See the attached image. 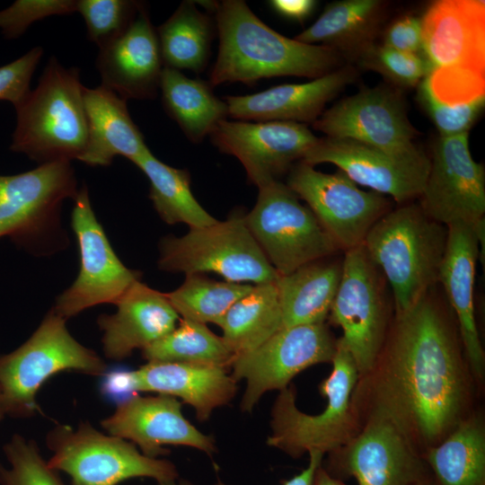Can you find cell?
<instances>
[{
	"label": "cell",
	"mask_w": 485,
	"mask_h": 485,
	"mask_svg": "<svg viewBox=\"0 0 485 485\" xmlns=\"http://www.w3.org/2000/svg\"><path fill=\"white\" fill-rule=\"evenodd\" d=\"M276 281L252 286L219 322L222 338L235 356L256 348L282 329Z\"/></svg>",
	"instance_id": "32"
},
{
	"label": "cell",
	"mask_w": 485,
	"mask_h": 485,
	"mask_svg": "<svg viewBox=\"0 0 485 485\" xmlns=\"http://www.w3.org/2000/svg\"><path fill=\"white\" fill-rule=\"evenodd\" d=\"M421 19L423 55L431 70L461 67L484 75V1H436Z\"/></svg>",
	"instance_id": "22"
},
{
	"label": "cell",
	"mask_w": 485,
	"mask_h": 485,
	"mask_svg": "<svg viewBox=\"0 0 485 485\" xmlns=\"http://www.w3.org/2000/svg\"><path fill=\"white\" fill-rule=\"evenodd\" d=\"M219 34L216 61L209 84L242 83L248 85L277 76L321 77L340 64L336 49L287 38L262 22L242 0L217 3Z\"/></svg>",
	"instance_id": "2"
},
{
	"label": "cell",
	"mask_w": 485,
	"mask_h": 485,
	"mask_svg": "<svg viewBox=\"0 0 485 485\" xmlns=\"http://www.w3.org/2000/svg\"><path fill=\"white\" fill-rule=\"evenodd\" d=\"M448 236L438 283L458 323L459 336L473 376L481 381L485 356L478 332L474 310V284L479 245L472 225L447 226Z\"/></svg>",
	"instance_id": "25"
},
{
	"label": "cell",
	"mask_w": 485,
	"mask_h": 485,
	"mask_svg": "<svg viewBox=\"0 0 485 485\" xmlns=\"http://www.w3.org/2000/svg\"><path fill=\"white\" fill-rule=\"evenodd\" d=\"M133 163L147 177L150 182L149 198L165 223H183L190 228H200L218 221L193 196L190 175L187 170L165 164L150 150Z\"/></svg>",
	"instance_id": "34"
},
{
	"label": "cell",
	"mask_w": 485,
	"mask_h": 485,
	"mask_svg": "<svg viewBox=\"0 0 485 485\" xmlns=\"http://www.w3.org/2000/svg\"><path fill=\"white\" fill-rule=\"evenodd\" d=\"M66 321L51 309L22 346L0 356V391L5 414L33 416L39 410L38 391L57 373L68 370L102 376L107 372L105 361L70 334Z\"/></svg>",
	"instance_id": "7"
},
{
	"label": "cell",
	"mask_w": 485,
	"mask_h": 485,
	"mask_svg": "<svg viewBox=\"0 0 485 485\" xmlns=\"http://www.w3.org/2000/svg\"><path fill=\"white\" fill-rule=\"evenodd\" d=\"M354 77L352 69L333 70L304 84H280L262 92L225 96L228 116L242 121L313 123L325 104Z\"/></svg>",
	"instance_id": "26"
},
{
	"label": "cell",
	"mask_w": 485,
	"mask_h": 485,
	"mask_svg": "<svg viewBox=\"0 0 485 485\" xmlns=\"http://www.w3.org/2000/svg\"><path fill=\"white\" fill-rule=\"evenodd\" d=\"M158 485H195L192 481L188 480H180L179 478L174 481L159 482Z\"/></svg>",
	"instance_id": "47"
},
{
	"label": "cell",
	"mask_w": 485,
	"mask_h": 485,
	"mask_svg": "<svg viewBox=\"0 0 485 485\" xmlns=\"http://www.w3.org/2000/svg\"><path fill=\"white\" fill-rule=\"evenodd\" d=\"M313 485H345L341 480L330 474L322 465L317 469Z\"/></svg>",
	"instance_id": "46"
},
{
	"label": "cell",
	"mask_w": 485,
	"mask_h": 485,
	"mask_svg": "<svg viewBox=\"0 0 485 485\" xmlns=\"http://www.w3.org/2000/svg\"><path fill=\"white\" fill-rule=\"evenodd\" d=\"M313 0H272L269 4L280 15L297 22L305 20L314 10Z\"/></svg>",
	"instance_id": "44"
},
{
	"label": "cell",
	"mask_w": 485,
	"mask_h": 485,
	"mask_svg": "<svg viewBox=\"0 0 485 485\" xmlns=\"http://www.w3.org/2000/svg\"><path fill=\"white\" fill-rule=\"evenodd\" d=\"M96 66L101 85L125 99H153L163 69L156 30L142 4L129 27L100 48Z\"/></svg>",
	"instance_id": "23"
},
{
	"label": "cell",
	"mask_w": 485,
	"mask_h": 485,
	"mask_svg": "<svg viewBox=\"0 0 485 485\" xmlns=\"http://www.w3.org/2000/svg\"><path fill=\"white\" fill-rule=\"evenodd\" d=\"M251 288V285L217 281L194 273L187 274L177 289L165 294L182 319L218 325L230 307Z\"/></svg>",
	"instance_id": "37"
},
{
	"label": "cell",
	"mask_w": 485,
	"mask_h": 485,
	"mask_svg": "<svg viewBox=\"0 0 485 485\" xmlns=\"http://www.w3.org/2000/svg\"><path fill=\"white\" fill-rule=\"evenodd\" d=\"M142 3L128 0H79L88 38L99 48L119 37L135 20Z\"/></svg>",
	"instance_id": "39"
},
{
	"label": "cell",
	"mask_w": 485,
	"mask_h": 485,
	"mask_svg": "<svg viewBox=\"0 0 485 485\" xmlns=\"http://www.w3.org/2000/svg\"><path fill=\"white\" fill-rule=\"evenodd\" d=\"M384 277L363 244L345 251L342 275L328 318L343 331L359 378L375 366L387 334Z\"/></svg>",
	"instance_id": "11"
},
{
	"label": "cell",
	"mask_w": 485,
	"mask_h": 485,
	"mask_svg": "<svg viewBox=\"0 0 485 485\" xmlns=\"http://www.w3.org/2000/svg\"><path fill=\"white\" fill-rule=\"evenodd\" d=\"M158 267L187 274L213 272L230 282H275L279 275L250 232L244 216L234 215L208 226L190 228L160 242Z\"/></svg>",
	"instance_id": "9"
},
{
	"label": "cell",
	"mask_w": 485,
	"mask_h": 485,
	"mask_svg": "<svg viewBox=\"0 0 485 485\" xmlns=\"http://www.w3.org/2000/svg\"><path fill=\"white\" fill-rule=\"evenodd\" d=\"M428 177L419 198V206L435 221L449 226L473 225L484 217L485 171L472 157L469 134L440 137Z\"/></svg>",
	"instance_id": "17"
},
{
	"label": "cell",
	"mask_w": 485,
	"mask_h": 485,
	"mask_svg": "<svg viewBox=\"0 0 485 485\" xmlns=\"http://www.w3.org/2000/svg\"><path fill=\"white\" fill-rule=\"evenodd\" d=\"M331 454L325 470L332 476L353 477L357 485H414L430 475L406 433L377 410L345 446Z\"/></svg>",
	"instance_id": "16"
},
{
	"label": "cell",
	"mask_w": 485,
	"mask_h": 485,
	"mask_svg": "<svg viewBox=\"0 0 485 485\" xmlns=\"http://www.w3.org/2000/svg\"><path fill=\"white\" fill-rule=\"evenodd\" d=\"M149 361L228 368L235 354L207 324L181 319L172 331L142 350Z\"/></svg>",
	"instance_id": "36"
},
{
	"label": "cell",
	"mask_w": 485,
	"mask_h": 485,
	"mask_svg": "<svg viewBox=\"0 0 485 485\" xmlns=\"http://www.w3.org/2000/svg\"><path fill=\"white\" fill-rule=\"evenodd\" d=\"M383 3L379 0H342L329 4L319 18L298 34L297 41L330 47L357 56L371 44Z\"/></svg>",
	"instance_id": "33"
},
{
	"label": "cell",
	"mask_w": 485,
	"mask_h": 485,
	"mask_svg": "<svg viewBox=\"0 0 485 485\" xmlns=\"http://www.w3.org/2000/svg\"><path fill=\"white\" fill-rule=\"evenodd\" d=\"M215 26L193 2H182L156 29L163 66L201 72L210 57Z\"/></svg>",
	"instance_id": "35"
},
{
	"label": "cell",
	"mask_w": 485,
	"mask_h": 485,
	"mask_svg": "<svg viewBox=\"0 0 485 485\" xmlns=\"http://www.w3.org/2000/svg\"><path fill=\"white\" fill-rule=\"evenodd\" d=\"M181 407L182 402L172 396L135 393L119 401L101 425L108 434L133 443L149 457L168 454L165 445L188 446L212 457L217 451L215 438L191 424Z\"/></svg>",
	"instance_id": "20"
},
{
	"label": "cell",
	"mask_w": 485,
	"mask_h": 485,
	"mask_svg": "<svg viewBox=\"0 0 485 485\" xmlns=\"http://www.w3.org/2000/svg\"><path fill=\"white\" fill-rule=\"evenodd\" d=\"M309 454V463L307 466L295 476L283 481V485H313L317 469L322 465L323 455L318 452H312ZM213 485H230L217 480Z\"/></svg>",
	"instance_id": "45"
},
{
	"label": "cell",
	"mask_w": 485,
	"mask_h": 485,
	"mask_svg": "<svg viewBox=\"0 0 485 485\" xmlns=\"http://www.w3.org/2000/svg\"><path fill=\"white\" fill-rule=\"evenodd\" d=\"M4 415H6V414H5V410H4V403H3L1 391H0V421L4 417Z\"/></svg>",
	"instance_id": "49"
},
{
	"label": "cell",
	"mask_w": 485,
	"mask_h": 485,
	"mask_svg": "<svg viewBox=\"0 0 485 485\" xmlns=\"http://www.w3.org/2000/svg\"><path fill=\"white\" fill-rule=\"evenodd\" d=\"M356 57L363 67L381 74L399 87L419 85L431 71L424 57L401 52L384 44L371 43Z\"/></svg>",
	"instance_id": "40"
},
{
	"label": "cell",
	"mask_w": 485,
	"mask_h": 485,
	"mask_svg": "<svg viewBox=\"0 0 485 485\" xmlns=\"http://www.w3.org/2000/svg\"><path fill=\"white\" fill-rule=\"evenodd\" d=\"M102 376L106 395L149 392L172 396L191 406L199 421L228 405L238 391V382L227 368L176 362L149 361L132 371L106 372Z\"/></svg>",
	"instance_id": "18"
},
{
	"label": "cell",
	"mask_w": 485,
	"mask_h": 485,
	"mask_svg": "<svg viewBox=\"0 0 485 485\" xmlns=\"http://www.w3.org/2000/svg\"><path fill=\"white\" fill-rule=\"evenodd\" d=\"M87 142L78 159L91 166L110 165L116 156L134 163L148 147L132 120L126 100L106 87L83 88Z\"/></svg>",
	"instance_id": "27"
},
{
	"label": "cell",
	"mask_w": 485,
	"mask_h": 485,
	"mask_svg": "<svg viewBox=\"0 0 485 485\" xmlns=\"http://www.w3.org/2000/svg\"><path fill=\"white\" fill-rule=\"evenodd\" d=\"M42 48L35 47L18 59L0 66V100L17 106L29 93L31 76L41 58Z\"/></svg>",
	"instance_id": "42"
},
{
	"label": "cell",
	"mask_w": 485,
	"mask_h": 485,
	"mask_svg": "<svg viewBox=\"0 0 485 485\" xmlns=\"http://www.w3.org/2000/svg\"><path fill=\"white\" fill-rule=\"evenodd\" d=\"M117 312L101 314L102 350L109 359L120 361L135 349L143 350L175 327L180 319L165 293L136 281L115 304Z\"/></svg>",
	"instance_id": "24"
},
{
	"label": "cell",
	"mask_w": 485,
	"mask_h": 485,
	"mask_svg": "<svg viewBox=\"0 0 485 485\" xmlns=\"http://www.w3.org/2000/svg\"><path fill=\"white\" fill-rule=\"evenodd\" d=\"M332 371L319 385L326 406L318 414H308L296 405L294 387L279 391L270 413V435L267 445L293 458L318 452L331 454L345 446L359 431L352 392L359 379L356 363L341 338Z\"/></svg>",
	"instance_id": "5"
},
{
	"label": "cell",
	"mask_w": 485,
	"mask_h": 485,
	"mask_svg": "<svg viewBox=\"0 0 485 485\" xmlns=\"http://www.w3.org/2000/svg\"><path fill=\"white\" fill-rule=\"evenodd\" d=\"M46 445L52 452L48 465L68 474L72 485H118L138 477L159 483L179 478L172 462L146 456L133 443L104 434L89 422L76 428L57 425L48 432Z\"/></svg>",
	"instance_id": "8"
},
{
	"label": "cell",
	"mask_w": 485,
	"mask_h": 485,
	"mask_svg": "<svg viewBox=\"0 0 485 485\" xmlns=\"http://www.w3.org/2000/svg\"><path fill=\"white\" fill-rule=\"evenodd\" d=\"M77 193L75 171L66 160L0 175V237L8 236L37 255L62 249L67 243L60 225L62 204Z\"/></svg>",
	"instance_id": "6"
},
{
	"label": "cell",
	"mask_w": 485,
	"mask_h": 485,
	"mask_svg": "<svg viewBox=\"0 0 485 485\" xmlns=\"http://www.w3.org/2000/svg\"><path fill=\"white\" fill-rule=\"evenodd\" d=\"M83 88L79 70L51 57L36 88L15 106L11 150L40 164L78 160L87 142Z\"/></svg>",
	"instance_id": "4"
},
{
	"label": "cell",
	"mask_w": 485,
	"mask_h": 485,
	"mask_svg": "<svg viewBox=\"0 0 485 485\" xmlns=\"http://www.w3.org/2000/svg\"><path fill=\"white\" fill-rule=\"evenodd\" d=\"M74 0H18L0 11V29L9 39H16L33 22L52 15L76 12Z\"/></svg>",
	"instance_id": "41"
},
{
	"label": "cell",
	"mask_w": 485,
	"mask_h": 485,
	"mask_svg": "<svg viewBox=\"0 0 485 485\" xmlns=\"http://www.w3.org/2000/svg\"><path fill=\"white\" fill-rule=\"evenodd\" d=\"M209 136L222 153L241 162L249 181L258 188L278 181L319 139L304 124L290 121L224 119Z\"/></svg>",
	"instance_id": "19"
},
{
	"label": "cell",
	"mask_w": 485,
	"mask_h": 485,
	"mask_svg": "<svg viewBox=\"0 0 485 485\" xmlns=\"http://www.w3.org/2000/svg\"><path fill=\"white\" fill-rule=\"evenodd\" d=\"M328 258L305 264L277 279L282 329L325 322L342 275V260Z\"/></svg>",
	"instance_id": "29"
},
{
	"label": "cell",
	"mask_w": 485,
	"mask_h": 485,
	"mask_svg": "<svg viewBox=\"0 0 485 485\" xmlns=\"http://www.w3.org/2000/svg\"><path fill=\"white\" fill-rule=\"evenodd\" d=\"M435 287L395 313L376 363L364 376L372 379L373 410L426 450L464 419L468 396L460 336Z\"/></svg>",
	"instance_id": "1"
},
{
	"label": "cell",
	"mask_w": 485,
	"mask_h": 485,
	"mask_svg": "<svg viewBox=\"0 0 485 485\" xmlns=\"http://www.w3.org/2000/svg\"><path fill=\"white\" fill-rule=\"evenodd\" d=\"M414 485H436L431 475L426 477L425 479L419 481Z\"/></svg>",
	"instance_id": "48"
},
{
	"label": "cell",
	"mask_w": 485,
	"mask_h": 485,
	"mask_svg": "<svg viewBox=\"0 0 485 485\" xmlns=\"http://www.w3.org/2000/svg\"><path fill=\"white\" fill-rule=\"evenodd\" d=\"M447 226L430 218L419 204H402L384 215L363 246L389 283L395 313H401L438 283Z\"/></svg>",
	"instance_id": "3"
},
{
	"label": "cell",
	"mask_w": 485,
	"mask_h": 485,
	"mask_svg": "<svg viewBox=\"0 0 485 485\" xmlns=\"http://www.w3.org/2000/svg\"><path fill=\"white\" fill-rule=\"evenodd\" d=\"M287 185L344 251L362 245L371 227L391 210L384 195L362 190L340 170L323 173L301 162L291 170Z\"/></svg>",
	"instance_id": "13"
},
{
	"label": "cell",
	"mask_w": 485,
	"mask_h": 485,
	"mask_svg": "<svg viewBox=\"0 0 485 485\" xmlns=\"http://www.w3.org/2000/svg\"><path fill=\"white\" fill-rule=\"evenodd\" d=\"M423 459L436 485H485V431L481 419L464 418Z\"/></svg>",
	"instance_id": "31"
},
{
	"label": "cell",
	"mask_w": 485,
	"mask_h": 485,
	"mask_svg": "<svg viewBox=\"0 0 485 485\" xmlns=\"http://www.w3.org/2000/svg\"><path fill=\"white\" fill-rule=\"evenodd\" d=\"M258 189L257 201L244 219L279 276L339 251L311 209L287 184L272 181Z\"/></svg>",
	"instance_id": "10"
},
{
	"label": "cell",
	"mask_w": 485,
	"mask_h": 485,
	"mask_svg": "<svg viewBox=\"0 0 485 485\" xmlns=\"http://www.w3.org/2000/svg\"><path fill=\"white\" fill-rule=\"evenodd\" d=\"M337 339L325 322L283 328L256 348L235 356L231 375L245 382L240 409L251 413L264 394L281 391L304 369L331 362Z\"/></svg>",
	"instance_id": "12"
},
{
	"label": "cell",
	"mask_w": 485,
	"mask_h": 485,
	"mask_svg": "<svg viewBox=\"0 0 485 485\" xmlns=\"http://www.w3.org/2000/svg\"><path fill=\"white\" fill-rule=\"evenodd\" d=\"M71 225L79 246L80 271L52 308L66 320L101 304H115L140 277L139 271L128 269L113 251L94 215L85 185L75 198Z\"/></svg>",
	"instance_id": "15"
},
{
	"label": "cell",
	"mask_w": 485,
	"mask_h": 485,
	"mask_svg": "<svg viewBox=\"0 0 485 485\" xmlns=\"http://www.w3.org/2000/svg\"><path fill=\"white\" fill-rule=\"evenodd\" d=\"M301 162L335 164L355 183L399 204L420 196L430 164L429 159L409 162L353 139L329 137L319 138Z\"/></svg>",
	"instance_id": "21"
},
{
	"label": "cell",
	"mask_w": 485,
	"mask_h": 485,
	"mask_svg": "<svg viewBox=\"0 0 485 485\" xmlns=\"http://www.w3.org/2000/svg\"><path fill=\"white\" fill-rule=\"evenodd\" d=\"M418 86V101L440 137L469 133L485 105L484 75L469 69L435 68Z\"/></svg>",
	"instance_id": "28"
},
{
	"label": "cell",
	"mask_w": 485,
	"mask_h": 485,
	"mask_svg": "<svg viewBox=\"0 0 485 485\" xmlns=\"http://www.w3.org/2000/svg\"><path fill=\"white\" fill-rule=\"evenodd\" d=\"M159 89L165 111L191 142H201L228 116L226 102L214 94L208 82L179 70L163 66Z\"/></svg>",
	"instance_id": "30"
},
{
	"label": "cell",
	"mask_w": 485,
	"mask_h": 485,
	"mask_svg": "<svg viewBox=\"0 0 485 485\" xmlns=\"http://www.w3.org/2000/svg\"><path fill=\"white\" fill-rule=\"evenodd\" d=\"M383 44L401 52L424 57L422 19L409 15L396 20L387 28Z\"/></svg>",
	"instance_id": "43"
},
{
	"label": "cell",
	"mask_w": 485,
	"mask_h": 485,
	"mask_svg": "<svg viewBox=\"0 0 485 485\" xmlns=\"http://www.w3.org/2000/svg\"><path fill=\"white\" fill-rule=\"evenodd\" d=\"M313 126L326 137L353 139L401 160H428L412 142L417 132L401 94L386 86L366 88L342 99Z\"/></svg>",
	"instance_id": "14"
},
{
	"label": "cell",
	"mask_w": 485,
	"mask_h": 485,
	"mask_svg": "<svg viewBox=\"0 0 485 485\" xmlns=\"http://www.w3.org/2000/svg\"><path fill=\"white\" fill-rule=\"evenodd\" d=\"M9 468L0 465L2 485H64L36 442L14 435L4 446Z\"/></svg>",
	"instance_id": "38"
}]
</instances>
